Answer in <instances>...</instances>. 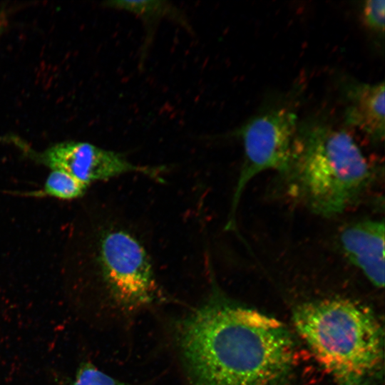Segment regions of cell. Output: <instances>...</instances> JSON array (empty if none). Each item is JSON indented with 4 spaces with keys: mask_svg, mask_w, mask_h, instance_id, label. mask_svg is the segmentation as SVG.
<instances>
[{
    "mask_svg": "<svg viewBox=\"0 0 385 385\" xmlns=\"http://www.w3.org/2000/svg\"><path fill=\"white\" fill-rule=\"evenodd\" d=\"M51 170L66 172L88 185L119 175L140 173L155 176L157 169L135 165L122 154L86 142L58 143L39 158Z\"/></svg>",
    "mask_w": 385,
    "mask_h": 385,
    "instance_id": "6",
    "label": "cell"
},
{
    "mask_svg": "<svg viewBox=\"0 0 385 385\" xmlns=\"http://www.w3.org/2000/svg\"><path fill=\"white\" fill-rule=\"evenodd\" d=\"M384 222L364 220L351 223L339 234L346 258L377 287L384 285Z\"/></svg>",
    "mask_w": 385,
    "mask_h": 385,
    "instance_id": "7",
    "label": "cell"
},
{
    "mask_svg": "<svg viewBox=\"0 0 385 385\" xmlns=\"http://www.w3.org/2000/svg\"><path fill=\"white\" fill-rule=\"evenodd\" d=\"M384 0H368L364 2L361 9L362 21L374 34L384 36Z\"/></svg>",
    "mask_w": 385,
    "mask_h": 385,
    "instance_id": "12",
    "label": "cell"
},
{
    "mask_svg": "<svg viewBox=\"0 0 385 385\" xmlns=\"http://www.w3.org/2000/svg\"><path fill=\"white\" fill-rule=\"evenodd\" d=\"M294 327L337 385H371L384 361V333L366 308L344 299L305 302Z\"/></svg>",
    "mask_w": 385,
    "mask_h": 385,
    "instance_id": "3",
    "label": "cell"
},
{
    "mask_svg": "<svg viewBox=\"0 0 385 385\" xmlns=\"http://www.w3.org/2000/svg\"><path fill=\"white\" fill-rule=\"evenodd\" d=\"M311 212L334 217L354 205L372 182L371 165L351 133L322 118L299 123L284 173Z\"/></svg>",
    "mask_w": 385,
    "mask_h": 385,
    "instance_id": "2",
    "label": "cell"
},
{
    "mask_svg": "<svg viewBox=\"0 0 385 385\" xmlns=\"http://www.w3.org/2000/svg\"><path fill=\"white\" fill-rule=\"evenodd\" d=\"M176 340L190 385H287L294 365L282 322L215 289L180 320Z\"/></svg>",
    "mask_w": 385,
    "mask_h": 385,
    "instance_id": "1",
    "label": "cell"
},
{
    "mask_svg": "<svg viewBox=\"0 0 385 385\" xmlns=\"http://www.w3.org/2000/svg\"><path fill=\"white\" fill-rule=\"evenodd\" d=\"M88 186L66 172L53 170L47 177L43 189L31 192L30 195L73 200L83 196Z\"/></svg>",
    "mask_w": 385,
    "mask_h": 385,
    "instance_id": "10",
    "label": "cell"
},
{
    "mask_svg": "<svg viewBox=\"0 0 385 385\" xmlns=\"http://www.w3.org/2000/svg\"><path fill=\"white\" fill-rule=\"evenodd\" d=\"M6 24L5 18L0 14V31L2 30L4 24Z\"/></svg>",
    "mask_w": 385,
    "mask_h": 385,
    "instance_id": "13",
    "label": "cell"
},
{
    "mask_svg": "<svg viewBox=\"0 0 385 385\" xmlns=\"http://www.w3.org/2000/svg\"><path fill=\"white\" fill-rule=\"evenodd\" d=\"M70 385H131L120 381L98 369L90 362H83L78 367Z\"/></svg>",
    "mask_w": 385,
    "mask_h": 385,
    "instance_id": "11",
    "label": "cell"
},
{
    "mask_svg": "<svg viewBox=\"0 0 385 385\" xmlns=\"http://www.w3.org/2000/svg\"><path fill=\"white\" fill-rule=\"evenodd\" d=\"M76 235L70 242L66 268L93 274L124 309L135 310L158 299L150 257L134 234L103 224Z\"/></svg>",
    "mask_w": 385,
    "mask_h": 385,
    "instance_id": "4",
    "label": "cell"
},
{
    "mask_svg": "<svg viewBox=\"0 0 385 385\" xmlns=\"http://www.w3.org/2000/svg\"><path fill=\"white\" fill-rule=\"evenodd\" d=\"M296 108L289 103L262 109L233 132L241 139L244 160L232 199L225 228H235L236 210L247 185L269 170L282 174L286 170L299 125Z\"/></svg>",
    "mask_w": 385,
    "mask_h": 385,
    "instance_id": "5",
    "label": "cell"
},
{
    "mask_svg": "<svg viewBox=\"0 0 385 385\" xmlns=\"http://www.w3.org/2000/svg\"><path fill=\"white\" fill-rule=\"evenodd\" d=\"M106 6L131 13L147 25L158 22L164 18L185 24V19L175 6L165 1H110Z\"/></svg>",
    "mask_w": 385,
    "mask_h": 385,
    "instance_id": "9",
    "label": "cell"
},
{
    "mask_svg": "<svg viewBox=\"0 0 385 385\" xmlns=\"http://www.w3.org/2000/svg\"><path fill=\"white\" fill-rule=\"evenodd\" d=\"M384 87V81L369 83L347 80L342 90L345 124L377 143L385 136Z\"/></svg>",
    "mask_w": 385,
    "mask_h": 385,
    "instance_id": "8",
    "label": "cell"
}]
</instances>
